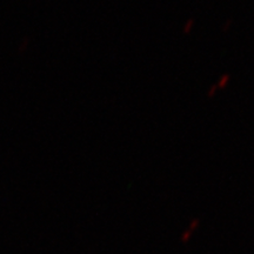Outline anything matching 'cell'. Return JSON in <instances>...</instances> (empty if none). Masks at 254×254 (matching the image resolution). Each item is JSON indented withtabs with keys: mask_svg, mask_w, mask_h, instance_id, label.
<instances>
[{
	"mask_svg": "<svg viewBox=\"0 0 254 254\" xmlns=\"http://www.w3.org/2000/svg\"><path fill=\"white\" fill-rule=\"evenodd\" d=\"M228 79H230V77H228L227 74H226V75H224V77L221 78V80H220V84H219V87H225V85L227 84Z\"/></svg>",
	"mask_w": 254,
	"mask_h": 254,
	"instance_id": "cell-1",
	"label": "cell"
},
{
	"mask_svg": "<svg viewBox=\"0 0 254 254\" xmlns=\"http://www.w3.org/2000/svg\"><path fill=\"white\" fill-rule=\"evenodd\" d=\"M192 25H193V20H192V19H190L189 23L185 25V32H190V27H192Z\"/></svg>",
	"mask_w": 254,
	"mask_h": 254,
	"instance_id": "cell-2",
	"label": "cell"
}]
</instances>
